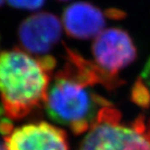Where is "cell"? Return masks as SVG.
Instances as JSON below:
<instances>
[{
  "instance_id": "obj_11",
  "label": "cell",
  "mask_w": 150,
  "mask_h": 150,
  "mask_svg": "<svg viewBox=\"0 0 150 150\" xmlns=\"http://www.w3.org/2000/svg\"><path fill=\"white\" fill-rule=\"evenodd\" d=\"M5 1H6V0H0V7L3 6V5L5 4Z\"/></svg>"
},
{
  "instance_id": "obj_12",
  "label": "cell",
  "mask_w": 150,
  "mask_h": 150,
  "mask_svg": "<svg viewBox=\"0 0 150 150\" xmlns=\"http://www.w3.org/2000/svg\"><path fill=\"white\" fill-rule=\"evenodd\" d=\"M59 1H69V0H59Z\"/></svg>"
},
{
  "instance_id": "obj_6",
  "label": "cell",
  "mask_w": 150,
  "mask_h": 150,
  "mask_svg": "<svg viewBox=\"0 0 150 150\" xmlns=\"http://www.w3.org/2000/svg\"><path fill=\"white\" fill-rule=\"evenodd\" d=\"M5 144L7 150H69L66 132L42 121L14 128Z\"/></svg>"
},
{
  "instance_id": "obj_1",
  "label": "cell",
  "mask_w": 150,
  "mask_h": 150,
  "mask_svg": "<svg viewBox=\"0 0 150 150\" xmlns=\"http://www.w3.org/2000/svg\"><path fill=\"white\" fill-rule=\"evenodd\" d=\"M56 66L54 57H33L19 48L0 52V98L12 120H21L45 104Z\"/></svg>"
},
{
  "instance_id": "obj_10",
  "label": "cell",
  "mask_w": 150,
  "mask_h": 150,
  "mask_svg": "<svg viewBox=\"0 0 150 150\" xmlns=\"http://www.w3.org/2000/svg\"><path fill=\"white\" fill-rule=\"evenodd\" d=\"M0 150H7L6 146V144H5V143L0 142Z\"/></svg>"
},
{
  "instance_id": "obj_8",
  "label": "cell",
  "mask_w": 150,
  "mask_h": 150,
  "mask_svg": "<svg viewBox=\"0 0 150 150\" xmlns=\"http://www.w3.org/2000/svg\"><path fill=\"white\" fill-rule=\"evenodd\" d=\"M131 100L141 108L150 107V57L131 90Z\"/></svg>"
},
{
  "instance_id": "obj_9",
  "label": "cell",
  "mask_w": 150,
  "mask_h": 150,
  "mask_svg": "<svg viewBox=\"0 0 150 150\" xmlns=\"http://www.w3.org/2000/svg\"><path fill=\"white\" fill-rule=\"evenodd\" d=\"M10 6L22 10H37L45 5V0H7Z\"/></svg>"
},
{
  "instance_id": "obj_5",
  "label": "cell",
  "mask_w": 150,
  "mask_h": 150,
  "mask_svg": "<svg viewBox=\"0 0 150 150\" xmlns=\"http://www.w3.org/2000/svg\"><path fill=\"white\" fill-rule=\"evenodd\" d=\"M62 26L57 16L50 12L31 15L20 24L17 39L25 52L37 57L45 56L62 37Z\"/></svg>"
},
{
  "instance_id": "obj_7",
  "label": "cell",
  "mask_w": 150,
  "mask_h": 150,
  "mask_svg": "<svg viewBox=\"0 0 150 150\" xmlns=\"http://www.w3.org/2000/svg\"><path fill=\"white\" fill-rule=\"evenodd\" d=\"M108 16V10L104 12L91 3L79 1L63 10L62 24L69 37L89 40L104 30Z\"/></svg>"
},
{
  "instance_id": "obj_4",
  "label": "cell",
  "mask_w": 150,
  "mask_h": 150,
  "mask_svg": "<svg viewBox=\"0 0 150 150\" xmlns=\"http://www.w3.org/2000/svg\"><path fill=\"white\" fill-rule=\"evenodd\" d=\"M91 52L95 63L113 75L129 66L137 57V49L127 31L112 27L95 37Z\"/></svg>"
},
{
  "instance_id": "obj_13",
  "label": "cell",
  "mask_w": 150,
  "mask_h": 150,
  "mask_svg": "<svg viewBox=\"0 0 150 150\" xmlns=\"http://www.w3.org/2000/svg\"><path fill=\"white\" fill-rule=\"evenodd\" d=\"M0 42H1V40H0Z\"/></svg>"
},
{
  "instance_id": "obj_3",
  "label": "cell",
  "mask_w": 150,
  "mask_h": 150,
  "mask_svg": "<svg viewBox=\"0 0 150 150\" xmlns=\"http://www.w3.org/2000/svg\"><path fill=\"white\" fill-rule=\"evenodd\" d=\"M79 150H150V121L146 124L141 116L127 124L120 110L108 105L100 110Z\"/></svg>"
},
{
  "instance_id": "obj_2",
  "label": "cell",
  "mask_w": 150,
  "mask_h": 150,
  "mask_svg": "<svg viewBox=\"0 0 150 150\" xmlns=\"http://www.w3.org/2000/svg\"><path fill=\"white\" fill-rule=\"evenodd\" d=\"M91 88L63 65L50 82L44 104L48 117L74 135L88 132L100 110L111 104Z\"/></svg>"
}]
</instances>
